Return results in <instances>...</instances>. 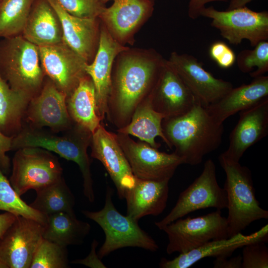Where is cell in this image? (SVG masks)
<instances>
[{
  "label": "cell",
  "mask_w": 268,
  "mask_h": 268,
  "mask_svg": "<svg viewBox=\"0 0 268 268\" xmlns=\"http://www.w3.org/2000/svg\"><path fill=\"white\" fill-rule=\"evenodd\" d=\"M116 59L107 116L120 129L130 122L136 107L150 94L166 60L154 50L130 49Z\"/></svg>",
  "instance_id": "1"
},
{
  "label": "cell",
  "mask_w": 268,
  "mask_h": 268,
  "mask_svg": "<svg viewBox=\"0 0 268 268\" xmlns=\"http://www.w3.org/2000/svg\"><path fill=\"white\" fill-rule=\"evenodd\" d=\"M163 134L171 149L183 164H200L204 157L220 145L223 124L216 121L199 102L186 113L164 119Z\"/></svg>",
  "instance_id": "2"
},
{
  "label": "cell",
  "mask_w": 268,
  "mask_h": 268,
  "mask_svg": "<svg viewBox=\"0 0 268 268\" xmlns=\"http://www.w3.org/2000/svg\"><path fill=\"white\" fill-rule=\"evenodd\" d=\"M92 134L74 123L66 135L60 136L36 128L22 129L12 138L11 150L24 147H39L54 152L61 157L76 163L83 179V193L90 202L95 197L87 150Z\"/></svg>",
  "instance_id": "3"
},
{
  "label": "cell",
  "mask_w": 268,
  "mask_h": 268,
  "mask_svg": "<svg viewBox=\"0 0 268 268\" xmlns=\"http://www.w3.org/2000/svg\"><path fill=\"white\" fill-rule=\"evenodd\" d=\"M0 75L10 87L33 98L42 88L45 73L39 47L21 35L0 41Z\"/></svg>",
  "instance_id": "4"
},
{
  "label": "cell",
  "mask_w": 268,
  "mask_h": 268,
  "mask_svg": "<svg viewBox=\"0 0 268 268\" xmlns=\"http://www.w3.org/2000/svg\"><path fill=\"white\" fill-rule=\"evenodd\" d=\"M218 160L226 179L228 215V235L241 233L254 221L268 218V211L262 208L255 196L251 170L239 162L228 161L219 155Z\"/></svg>",
  "instance_id": "5"
},
{
  "label": "cell",
  "mask_w": 268,
  "mask_h": 268,
  "mask_svg": "<svg viewBox=\"0 0 268 268\" xmlns=\"http://www.w3.org/2000/svg\"><path fill=\"white\" fill-rule=\"evenodd\" d=\"M113 194V189L107 187L105 204L101 209L81 211L85 217L97 223L104 232L105 241L98 252L99 258L102 259L113 251L125 247L157 251L158 244L140 227L138 221L118 211L112 201Z\"/></svg>",
  "instance_id": "6"
},
{
  "label": "cell",
  "mask_w": 268,
  "mask_h": 268,
  "mask_svg": "<svg viewBox=\"0 0 268 268\" xmlns=\"http://www.w3.org/2000/svg\"><path fill=\"white\" fill-rule=\"evenodd\" d=\"M62 178L63 169L58 159L49 151L39 147L16 150L9 181L19 196L29 190L37 191Z\"/></svg>",
  "instance_id": "7"
},
{
  "label": "cell",
  "mask_w": 268,
  "mask_h": 268,
  "mask_svg": "<svg viewBox=\"0 0 268 268\" xmlns=\"http://www.w3.org/2000/svg\"><path fill=\"white\" fill-rule=\"evenodd\" d=\"M161 230L168 238V255L184 254L210 241L229 238L227 219L219 209L200 216L178 219Z\"/></svg>",
  "instance_id": "8"
},
{
  "label": "cell",
  "mask_w": 268,
  "mask_h": 268,
  "mask_svg": "<svg viewBox=\"0 0 268 268\" xmlns=\"http://www.w3.org/2000/svg\"><path fill=\"white\" fill-rule=\"evenodd\" d=\"M227 194L218 184L216 166L211 159L206 160L202 172L182 192L169 213L155 225L162 230L167 225L189 213L208 207L221 210L227 207Z\"/></svg>",
  "instance_id": "9"
},
{
  "label": "cell",
  "mask_w": 268,
  "mask_h": 268,
  "mask_svg": "<svg viewBox=\"0 0 268 268\" xmlns=\"http://www.w3.org/2000/svg\"><path fill=\"white\" fill-rule=\"evenodd\" d=\"M200 15L212 19L211 25L230 44H240L246 39L251 46L268 40V12L255 11L246 6L225 11L213 6L204 7Z\"/></svg>",
  "instance_id": "10"
},
{
  "label": "cell",
  "mask_w": 268,
  "mask_h": 268,
  "mask_svg": "<svg viewBox=\"0 0 268 268\" xmlns=\"http://www.w3.org/2000/svg\"><path fill=\"white\" fill-rule=\"evenodd\" d=\"M117 140L135 178L155 181H169L182 159L174 152H160L145 142H136L129 135L118 133Z\"/></svg>",
  "instance_id": "11"
},
{
  "label": "cell",
  "mask_w": 268,
  "mask_h": 268,
  "mask_svg": "<svg viewBox=\"0 0 268 268\" xmlns=\"http://www.w3.org/2000/svg\"><path fill=\"white\" fill-rule=\"evenodd\" d=\"M44 231L43 224L17 216L0 238V268H30Z\"/></svg>",
  "instance_id": "12"
},
{
  "label": "cell",
  "mask_w": 268,
  "mask_h": 268,
  "mask_svg": "<svg viewBox=\"0 0 268 268\" xmlns=\"http://www.w3.org/2000/svg\"><path fill=\"white\" fill-rule=\"evenodd\" d=\"M167 63L205 108L218 101L233 87L231 82L215 77L191 55L173 52Z\"/></svg>",
  "instance_id": "13"
},
{
  "label": "cell",
  "mask_w": 268,
  "mask_h": 268,
  "mask_svg": "<svg viewBox=\"0 0 268 268\" xmlns=\"http://www.w3.org/2000/svg\"><path fill=\"white\" fill-rule=\"evenodd\" d=\"M38 47L45 75L67 97L87 75L89 63L64 42Z\"/></svg>",
  "instance_id": "14"
},
{
  "label": "cell",
  "mask_w": 268,
  "mask_h": 268,
  "mask_svg": "<svg viewBox=\"0 0 268 268\" xmlns=\"http://www.w3.org/2000/svg\"><path fill=\"white\" fill-rule=\"evenodd\" d=\"M91 156L103 165L117 189L120 199L135 184L136 178L119 144L116 134L106 130L101 124L92 134L90 144Z\"/></svg>",
  "instance_id": "15"
},
{
  "label": "cell",
  "mask_w": 268,
  "mask_h": 268,
  "mask_svg": "<svg viewBox=\"0 0 268 268\" xmlns=\"http://www.w3.org/2000/svg\"><path fill=\"white\" fill-rule=\"evenodd\" d=\"M128 49L117 41L105 26L102 24L97 51L93 61L85 67L86 73L91 78L94 86L97 113L102 121L108 112L115 59L120 53Z\"/></svg>",
  "instance_id": "16"
},
{
  "label": "cell",
  "mask_w": 268,
  "mask_h": 268,
  "mask_svg": "<svg viewBox=\"0 0 268 268\" xmlns=\"http://www.w3.org/2000/svg\"><path fill=\"white\" fill-rule=\"evenodd\" d=\"M239 119L229 136L227 149L220 155L239 162L245 151L268 134V97L239 112Z\"/></svg>",
  "instance_id": "17"
},
{
  "label": "cell",
  "mask_w": 268,
  "mask_h": 268,
  "mask_svg": "<svg viewBox=\"0 0 268 268\" xmlns=\"http://www.w3.org/2000/svg\"><path fill=\"white\" fill-rule=\"evenodd\" d=\"M36 128L47 127L54 132L68 131L74 123L67 106V96L49 79L29 102L25 115Z\"/></svg>",
  "instance_id": "18"
},
{
  "label": "cell",
  "mask_w": 268,
  "mask_h": 268,
  "mask_svg": "<svg viewBox=\"0 0 268 268\" xmlns=\"http://www.w3.org/2000/svg\"><path fill=\"white\" fill-rule=\"evenodd\" d=\"M150 96L152 108L165 119L186 113L198 102L167 60Z\"/></svg>",
  "instance_id": "19"
},
{
  "label": "cell",
  "mask_w": 268,
  "mask_h": 268,
  "mask_svg": "<svg viewBox=\"0 0 268 268\" xmlns=\"http://www.w3.org/2000/svg\"><path fill=\"white\" fill-rule=\"evenodd\" d=\"M154 1L114 0L99 16L113 37L123 45L131 41L138 28L152 14Z\"/></svg>",
  "instance_id": "20"
},
{
  "label": "cell",
  "mask_w": 268,
  "mask_h": 268,
  "mask_svg": "<svg viewBox=\"0 0 268 268\" xmlns=\"http://www.w3.org/2000/svg\"><path fill=\"white\" fill-rule=\"evenodd\" d=\"M56 12L63 34V42L89 63L98 47L100 27L99 18H85L73 16L64 9L57 0H47Z\"/></svg>",
  "instance_id": "21"
},
{
  "label": "cell",
  "mask_w": 268,
  "mask_h": 268,
  "mask_svg": "<svg viewBox=\"0 0 268 268\" xmlns=\"http://www.w3.org/2000/svg\"><path fill=\"white\" fill-rule=\"evenodd\" d=\"M268 225L248 235L241 233L232 237L210 241L196 249L168 260L163 258L160 263L162 268H188L200 260L206 257L227 258L237 249L258 241H268Z\"/></svg>",
  "instance_id": "22"
},
{
  "label": "cell",
  "mask_w": 268,
  "mask_h": 268,
  "mask_svg": "<svg viewBox=\"0 0 268 268\" xmlns=\"http://www.w3.org/2000/svg\"><path fill=\"white\" fill-rule=\"evenodd\" d=\"M168 183L169 181H155L136 178L134 185L125 198L127 215L138 221L144 216L161 214L167 205Z\"/></svg>",
  "instance_id": "23"
},
{
  "label": "cell",
  "mask_w": 268,
  "mask_h": 268,
  "mask_svg": "<svg viewBox=\"0 0 268 268\" xmlns=\"http://www.w3.org/2000/svg\"><path fill=\"white\" fill-rule=\"evenodd\" d=\"M268 97V76L254 78L249 84L233 87L222 98L205 108L213 119L219 123L229 117L254 105Z\"/></svg>",
  "instance_id": "24"
},
{
  "label": "cell",
  "mask_w": 268,
  "mask_h": 268,
  "mask_svg": "<svg viewBox=\"0 0 268 268\" xmlns=\"http://www.w3.org/2000/svg\"><path fill=\"white\" fill-rule=\"evenodd\" d=\"M22 36L38 47L63 42L60 19L47 0H35Z\"/></svg>",
  "instance_id": "25"
},
{
  "label": "cell",
  "mask_w": 268,
  "mask_h": 268,
  "mask_svg": "<svg viewBox=\"0 0 268 268\" xmlns=\"http://www.w3.org/2000/svg\"><path fill=\"white\" fill-rule=\"evenodd\" d=\"M67 106L73 122L91 134L101 124L102 120L97 113L94 86L87 74L67 97Z\"/></svg>",
  "instance_id": "26"
},
{
  "label": "cell",
  "mask_w": 268,
  "mask_h": 268,
  "mask_svg": "<svg viewBox=\"0 0 268 268\" xmlns=\"http://www.w3.org/2000/svg\"><path fill=\"white\" fill-rule=\"evenodd\" d=\"M164 116L152 108L150 94L135 109L130 122L125 127L118 129L117 133L132 135L141 141L158 149L160 144L155 139L160 137L169 146L162 127Z\"/></svg>",
  "instance_id": "27"
},
{
  "label": "cell",
  "mask_w": 268,
  "mask_h": 268,
  "mask_svg": "<svg viewBox=\"0 0 268 268\" xmlns=\"http://www.w3.org/2000/svg\"><path fill=\"white\" fill-rule=\"evenodd\" d=\"M90 230V225L75 213L61 212L47 216L43 238L67 247L82 244Z\"/></svg>",
  "instance_id": "28"
},
{
  "label": "cell",
  "mask_w": 268,
  "mask_h": 268,
  "mask_svg": "<svg viewBox=\"0 0 268 268\" xmlns=\"http://www.w3.org/2000/svg\"><path fill=\"white\" fill-rule=\"evenodd\" d=\"M32 98L11 89L0 75V131L2 134L13 137L21 131L22 119Z\"/></svg>",
  "instance_id": "29"
},
{
  "label": "cell",
  "mask_w": 268,
  "mask_h": 268,
  "mask_svg": "<svg viewBox=\"0 0 268 268\" xmlns=\"http://www.w3.org/2000/svg\"><path fill=\"white\" fill-rule=\"evenodd\" d=\"M36 192V198L29 205L46 216L61 212L75 213V197L64 178Z\"/></svg>",
  "instance_id": "30"
},
{
  "label": "cell",
  "mask_w": 268,
  "mask_h": 268,
  "mask_svg": "<svg viewBox=\"0 0 268 268\" xmlns=\"http://www.w3.org/2000/svg\"><path fill=\"white\" fill-rule=\"evenodd\" d=\"M35 0H3L0 5V38L21 35Z\"/></svg>",
  "instance_id": "31"
},
{
  "label": "cell",
  "mask_w": 268,
  "mask_h": 268,
  "mask_svg": "<svg viewBox=\"0 0 268 268\" xmlns=\"http://www.w3.org/2000/svg\"><path fill=\"white\" fill-rule=\"evenodd\" d=\"M0 210L32 219L45 225L47 216L27 204L11 186L0 168Z\"/></svg>",
  "instance_id": "32"
},
{
  "label": "cell",
  "mask_w": 268,
  "mask_h": 268,
  "mask_svg": "<svg viewBox=\"0 0 268 268\" xmlns=\"http://www.w3.org/2000/svg\"><path fill=\"white\" fill-rule=\"evenodd\" d=\"M68 263L66 247L43 238L35 252L30 268H67Z\"/></svg>",
  "instance_id": "33"
},
{
  "label": "cell",
  "mask_w": 268,
  "mask_h": 268,
  "mask_svg": "<svg viewBox=\"0 0 268 268\" xmlns=\"http://www.w3.org/2000/svg\"><path fill=\"white\" fill-rule=\"evenodd\" d=\"M236 61L241 72L253 78L264 75L268 71V41L260 42L253 50L241 51Z\"/></svg>",
  "instance_id": "34"
},
{
  "label": "cell",
  "mask_w": 268,
  "mask_h": 268,
  "mask_svg": "<svg viewBox=\"0 0 268 268\" xmlns=\"http://www.w3.org/2000/svg\"><path fill=\"white\" fill-rule=\"evenodd\" d=\"M69 14L80 18H96L105 7L98 0H57Z\"/></svg>",
  "instance_id": "35"
},
{
  "label": "cell",
  "mask_w": 268,
  "mask_h": 268,
  "mask_svg": "<svg viewBox=\"0 0 268 268\" xmlns=\"http://www.w3.org/2000/svg\"><path fill=\"white\" fill-rule=\"evenodd\" d=\"M265 243L258 241L243 247L242 268H268V249Z\"/></svg>",
  "instance_id": "36"
},
{
  "label": "cell",
  "mask_w": 268,
  "mask_h": 268,
  "mask_svg": "<svg viewBox=\"0 0 268 268\" xmlns=\"http://www.w3.org/2000/svg\"><path fill=\"white\" fill-rule=\"evenodd\" d=\"M209 53L210 58L223 68L231 67L236 62V57L233 50L222 41L213 43L210 47Z\"/></svg>",
  "instance_id": "37"
},
{
  "label": "cell",
  "mask_w": 268,
  "mask_h": 268,
  "mask_svg": "<svg viewBox=\"0 0 268 268\" xmlns=\"http://www.w3.org/2000/svg\"><path fill=\"white\" fill-rule=\"evenodd\" d=\"M12 138L0 131V168L4 174L8 173L11 166L10 160L6 153L11 150Z\"/></svg>",
  "instance_id": "38"
},
{
  "label": "cell",
  "mask_w": 268,
  "mask_h": 268,
  "mask_svg": "<svg viewBox=\"0 0 268 268\" xmlns=\"http://www.w3.org/2000/svg\"><path fill=\"white\" fill-rule=\"evenodd\" d=\"M225 0H190L188 5V16L192 19H196L201 16V11L205 7L207 3L213 1Z\"/></svg>",
  "instance_id": "39"
},
{
  "label": "cell",
  "mask_w": 268,
  "mask_h": 268,
  "mask_svg": "<svg viewBox=\"0 0 268 268\" xmlns=\"http://www.w3.org/2000/svg\"><path fill=\"white\" fill-rule=\"evenodd\" d=\"M213 263L215 268H241L242 257L238 256L229 260L227 258H215Z\"/></svg>",
  "instance_id": "40"
},
{
  "label": "cell",
  "mask_w": 268,
  "mask_h": 268,
  "mask_svg": "<svg viewBox=\"0 0 268 268\" xmlns=\"http://www.w3.org/2000/svg\"><path fill=\"white\" fill-rule=\"evenodd\" d=\"M97 244L98 242L95 240H94L92 244L91 251L88 257L84 259L76 260L72 262L71 263L74 264H83L92 268H95V267L94 266H95V265H94L95 264H93L94 262L92 263L91 262H96L99 264L104 265L103 263H102V262H101L99 260L100 259L99 258L98 255L96 254L95 253V249L97 246Z\"/></svg>",
  "instance_id": "41"
},
{
  "label": "cell",
  "mask_w": 268,
  "mask_h": 268,
  "mask_svg": "<svg viewBox=\"0 0 268 268\" xmlns=\"http://www.w3.org/2000/svg\"><path fill=\"white\" fill-rule=\"evenodd\" d=\"M17 216L8 212L0 214V238L13 223Z\"/></svg>",
  "instance_id": "42"
},
{
  "label": "cell",
  "mask_w": 268,
  "mask_h": 268,
  "mask_svg": "<svg viewBox=\"0 0 268 268\" xmlns=\"http://www.w3.org/2000/svg\"><path fill=\"white\" fill-rule=\"evenodd\" d=\"M253 0H231L227 10L232 9L246 6Z\"/></svg>",
  "instance_id": "43"
},
{
  "label": "cell",
  "mask_w": 268,
  "mask_h": 268,
  "mask_svg": "<svg viewBox=\"0 0 268 268\" xmlns=\"http://www.w3.org/2000/svg\"><path fill=\"white\" fill-rule=\"evenodd\" d=\"M99 2H100L101 3L104 4V3L108 1L109 0H98Z\"/></svg>",
  "instance_id": "44"
},
{
  "label": "cell",
  "mask_w": 268,
  "mask_h": 268,
  "mask_svg": "<svg viewBox=\"0 0 268 268\" xmlns=\"http://www.w3.org/2000/svg\"><path fill=\"white\" fill-rule=\"evenodd\" d=\"M2 0H0V5L1 3L2 2Z\"/></svg>",
  "instance_id": "45"
},
{
  "label": "cell",
  "mask_w": 268,
  "mask_h": 268,
  "mask_svg": "<svg viewBox=\"0 0 268 268\" xmlns=\"http://www.w3.org/2000/svg\"><path fill=\"white\" fill-rule=\"evenodd\" d=\"M151 0V1H154V0Z\"/></svg>",
  "instance_id": "46"
},
{
  "label": "cell",
  "mask_w": 268,
  "mask_h": 268,
  "mask_svg": "<svg viewBox=\"0 0 268 268\" xmlns=\"http://www.w3.org/2000/svg\"><path fill=\"white\" fill-rule=\"evenodd\" d=\"M3 0H2V1H3Z\"/></svg>",
  "instance_id": "47"
}]
</instances>
